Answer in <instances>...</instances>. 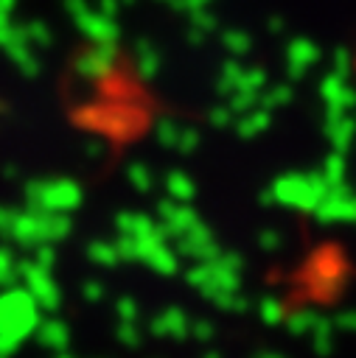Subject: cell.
Returning a JSON list of instances; mask_svg holds the SVG:
<instances>
[{
	"mask_svg": "<svg viewBox=\"0 0 356 358\" xmlns=\"http://www.w3.org/2000/svg\"><path fill=\"white\" fill-rule=\"evenodd\" d=\"M81 296L90 299V302H98V299L104 296V285H101L98 280H87V282L81 285Z\"/></svg>",
	"mask_w": 356,
	"mask_h": 358,
	"instance_id": "484cf974",
	"label": "cell"
},
{
	"mask_svg": "<svg viewBox=\"0 0 356 358\" xmlns=\"http://www.w3.org/2000/svg\"><path fill=\"white\" fill-rule=\"evenodd\" d=\"M17 347H20V341H14L11 336H3L0 333V358H11L17 352Z\"/></svg>",
	"mask_w": 356,
	"mask_h": 358,
	"instance_id": "f1b7e54d",
	"label": "cell"
},
{
	"mask_svg": "<svg viewBox=\"0 0 356 358\" xmlns=\"http://www.w3.org/2000/svg\"><path fill=\"white\" fill-rule=\"evenodd\" d=\"M36 341H39L42 347H50V350H64L67 341H70V330H67V324L59 322V319H45V322H39V327H36Z\"/></svg>",
	"mask_w": 356,
	"mask_h": 358,
	"instance_id": "8fae6325",
	"label": "cell"
},
{
	"mask_svg": "<svg viewBox=\"0 0 356 358\" xmlns=\"http://www.w3.org/2000/svg\"><path fill=\"white\" fill-rule=\"evenodd\" d=\"M224 42H227L233 50H244V48H247V39H241L238 34H227V36H224Z\"/></svg>",
	"mask_w": 356,
	"mask_h": 358,
	"instance_id": "e575fe53",
	"label": "cell"
},
{
	"mask_svg": "<svg viewBox=\"0 0 356 358\" xmlns=\"http://www.w3.org/2000/svg\"><path fill=\"white\" fill-rule=\"evenodd\" d=\"M191 330H193V338H202V341H207V338H210V333H213L210 322H196Z\"/></svg>",
	"mask_w": 356,
	"mask_h": 358,
	"instance_id": "d6a6232c",
	"label": "cell"
},
{
	"mask_svg": "<svg viewBox=\"0 0 356 358\" xmlns=\"http://www.w3.org/2000/svg\"><path fill=\"white\" fill-rule=\"evenodd\" d=\"M177 246H179V255H191V257H199V260H216L219 257L216 243H213L207 227H202V224H196L185 235H179Z\"/></svg>",
	"mask_w": 356,
	"mask_h": 358,
	"instance_id": "52a82bcc",
	"label": "cell"
},
{
	"mask_svg": "<svg viewBox=\"0 0 356 358\" xmlns=\"http://www.w3.org/2000/svg\"><path fill=\"white\" fill-rule=\"evenodd\" d=\"M196 145H199V134H196L193 129H182V131H179V140H177V151L191 154Z\"/></svg>",
	"mask_w": 356,
	"mask_h": 358,
	"instance_id": "cb8c5ba5",
	"label": "cell"
},
{
	"mask_svg": "<svg viewBox=\"0 0 356 358\" xmlns=\"http://www.w3.org/2000/svg\"><path fill=\"white\" fill-rule=\"evenodd\" d=\"M115 333H118L121 344H126V347H137L140 344V330L135 327V322H121Z\"/></svg>",
	"mask_w": 356,
	"mask_h": 358,
	"instance_id": "7402d4cb",
	"label": "cell"
},
{
	"mask_svg": "<svg viewBox=\"0 0 356 358\" xmlns=\"http://www.w3.org/2000/svg\"><path fill=\"white\" fill-rule=\"evenodd\" d=\"M207 3H210V0H177L174 6H179V8H185V11H191V14H193V11H202Z\"/></svg>",
	"mask_w": 356,
	"mask_h": 358,
	"instance_id": "836d02e7",
	"label": "cell"
},
{
	"mask_svg": "<svg viewBox=\"0 0 356 358\" xmlns=\"http://www.w3.org/2000/svg\"><path fill=\"white\" fill-rule=\"evenodd\" d=\"M14 218H17V210H11V207H3V204H0V232H3V235H8V232H11Z\"/></svg>",
	"mask_w": 356,
	"mask_h": 358,
	"instance_id": "83f0119b",
	"label": "cell"
},
{
	"mask_svg": "<svg viewBox=\"0 0 356 358\" xmlns=\"http://www.w3.org/2000/svg\"><path fill=\"white\" fill-rule=\"evenodd\" d=\"M11 280H17V260L8 249H0V285H8Z\"/></svg>",
	"mask_w": 356,
	"mask_h": 358,
	"instance_id": "ffe728a7",
	"label": "cell"
},
{
	"mask_svg": "<svg viewBox=\"0 0 356 358\" xmlns=\"http://www.w3.org/2000/svg\"><path fill=\"white\" fill-rule=\"evenodd\" d=\"M14 6H17V0H0V11H3V14H11Z\"/></svg>",
	"mask_w": 356,
	"mask_h": 358,
	"instance_id": "8d00e7d4",
	"label": "cell"
},
{
	"mask_svg": "<svg viewBox=\"0 0 356 358\" xmlns=\"http://www.w3.org/2000/svg\"><path fill=\"white\" fill-rule=\"evenodd\" d=\"M224 112H227V109H216V112L210 115V120H213L216 126H221V123H227V115H224Z\"/></svg>",
	"mask_w": 356,
	"mask_h": 358,
	"instance_id": "d590c367",
	"label": "cell"
},
{
	"mask_svg": "<svg viewBox=\"0 0 356 358\" xmlns=\"http://www.w3.org/2000/svg\"><path fill=\"white\" fill-rule=\"evenodd\" d=\"M34 260H36L39 266L50 268V266H53V260H56V249H53L50 243H39V246H34Z\"/></svg>",
	"mask_w": 356,
	"mask_h": 358,
	"instance_id": "d4e9b609",
	"label": "cell"
},
{
	"mask_svg": "<svg viewBox=\"0 0 356 358\" xmlns=\"http://www.w3.org/2000/svg\"><path fill=\"white\" fill-rule=\"evenodd\" d=\"M20 246H39L42 243V224H39V213L34 210H25V213H17L14 224H11V232H8Z\"/></svg>",
	"mask_w": 356,
	"mask_h": 358,
	"instance_id": "9c48e42d",
	"label": "cell"
},
{
	"mask_svg": "<svg viewBox=\"0 0 356 358\" xmlns=\"http://www.w3.org/2000/svg\"><path fill=\"white\" fill-rule=\"evenodd\" d=\"M84 154H87L90 159H98V157L104 154V143H101V140H87V143H84Z\"/></svg>",
	"mask_w": 356,
	"mask_h": 358,
	"instance_id": "4dcf8cb0",
	"label": "cell"
},
{
	"mask_svg": "<svg viewBox=\"0 0 356 358\" xmlns=\"http://www.w3.org/2000/svg\"><path fill=\"white\" fill-rule=\"evenodd\" d=\"M126 176H129V182H132L137 190H151V187H154V173H151L149 165H143V162H132V165L126 168Z\"/></svg>",
	"mask_w": 356,
	"mask_h": 358,
	"instance_id": "d6986e66",
	"label": "cell"
},
{
	"mask_svg": "<svg viewBox=\"0 0 356 358\" xmlns=\"http://www.w3.org/2000/svg\"><path fill=\"white\" fill-rule=\"evenodd\" d=\"M179 126L171 120V117H160L157 126H154V134H157V143L165 145V148H177V140H179Z\"/></svg>",
	"mask_w": 356,
	"mask_h": 358,
	"instance_id": "e0dca14e",
	"label": "cell"
},
{
	"mask_svg": "<svg viewBox=\"0 0 356 358\" xmlns=\"http://www.w3.org/2000/svg\"><path fill=\"white\" fill-rule=\"evenodd\" d=\"M6 53H8V59L20 67V73L22 76H28V78H34V76H39V59L34 56V50H31V45L22 39V42H11V45H6L3 48Z\"/></svg>",
	"mask_w": 356,
	"mask_h": 358,
	"instance_id": "7c38bea8",
	"label": "cell"
},
{
	"mask_svg": "<svg viewBox=\"0 0 356 358\" xmlns=\"http://www.w3.org/2000/svg\"><path fill=\"white\" fill-rule=\"evenodd\" d=\"M115 224L121 229V235H132V238H151V235H165V229L160 227V221H154L146 213H118ZM168 238V235H165Z\"/></svg>",
	"mask_w": 356,
	"mask_h": 358,
	"instance_id": "ba28073f",
	"label": "cell"
},
{
	"mask_svg": "<svg viewBox=\"0 0 356 358\" xmlns=\"http://www.w3.org/2000/svg\"><path fill=\"white\" fill-rule=\"evenodd\" d=\"M121 6H123L121 0H98V11H101V14H107V17H115Z\"/></svg>",
	"mask_w": 356,
	"mask_h": 358,
	"instance_id": "1f68e13d",
	"label": "cell"
},
{
	"mask_svg": "<svg viewBox=\"0 0 356 358\" xmlns=\"http://www.w3.org/2000/svg\"><path fill=\"white\" fill-rule=\"evenodd\" d=\"M115 249H118V257H121V260H137V238L121 235V238L115 241Z\"/></svg>",
	"mask_w": 356,
	"mask_h": 358,
	"instance_id": "44dd1931",
	"label": "cell"
},
{
	"mask_svg": "<svg viewBox=\"0 0 356 358\" xmlns=\"http://www.w3.org/2000/svg\"><path fill=\"white\" fill-rule=\"evenodd\" d=\"M64 8H67V14H70L73 20H81L84 14H90L87 0H64Z\"/></svg>",
	"mask_w": 356,
	"mask_h": 358,
	"instance_id": "4316f807",
	"label": "cell"
},
{
	"mask_svg": "<svg viewBox=\"0 0 356 358\" xmlns=\"http://www.w3.org/2000/svg\"><path fill=\"white\" fill-rule=\"evenodd\" d=\"M157 215H160V227L165 229L168 238H179V235H185L191 227L199 224L196 213H193L188 204L177 201V199L160 201V204H157Z\"/></svg>",
	"mask_w": 356,
	"mask_h": 358,
	"instance_id": "277c9868",
	"label": "cell"
},
{
	"mask_svg": "<svg viewBox=\"0 0 356 358\" xmlns=\"http://www.w3.org/2000/svg\"><path fill=\"white\" fill-rule=\"evenodd\" d=\"M39 327V305L28 288H6L0 294V333L22 341Z\"/></svg>",
	"mask_w": 356,
	"mask_h": 358,
	"instance_id": "6da1fadb",
	"label": "cell"
},
{
	"mask_svg": "<svg viewBox=\"0 0 356 358\" xmlns=\"http://www.w3.org/2000/svg\"><path fill=\"white\" fill-rule=\"evenodd\" d=\"M193 28H202V31H207V28H213V17L210 14H205V11H193Z\"/></svg>",
	"mask_w": 356,
	"mask_h": 358,
	"instance_id": "f546056e",
	"label": "cell"
},
{
	"mask_svg": "<svg viewBox=\"0 0 356 358\" xmlns=\"http://www.w3.org/2000/svg\"><path fill=\"white\" fill-rule=\"evenodd\" d=\"M59 358H73V355H59Z\"/></svg>",
	"mask_w": 356,
	"mask_h": 358,
	"instance_id": "f35d334b",
	"label": "cell"
},
{
	"mask_svg": "<svg viewBox=\"0 0 356 358\" xmlns=\"http://www.w3.org/2000/svg\"><path fill=\"white\" fill-rule=\"evenodd\" d=\"M25 204L34 213H70L81 204V187L73 179H31Z\"/></svg>",
	"mask_w": 356,
	"mask_h": 358,
	"instance_id": "7a4b0ae2",
	"label": "cell"
},
{
	"mask_svg": "<svg viewBox=\"0 0 356 358\" xmlns=\"http://www.w3.org/2000/svg\"><path fill=\"white\" fill-rule=\"evenodd\" d=\"M87 257L93 263H98V266H115V263H121L115 243H107V241H93L87 246Z\"/></svg>",
	"mask_w": 356,
	"mask_h": 358,
	"instance_id": "2e32d148",
	"label": "cell"
},
{
	"mask_svg": "<svg viewBox=\"0 0 356 358\" xmlns=\"http://www.w3.org/2000/svg\"><path fill=\"white\" fill-rule=\"evenodd\" d=\"M76 25L87 34V39L93 45H118V36H121V28L112 17L101 14V11H90L84 14L81 20H76Z\"/></svg>",
	"mask_w": 356,
	"mask_h": 358,
	"instance_id": "8992f818",
	"label": "cell"
},
{
	"mask_svg": "<svg viewBox=\"0 0 356 358\" xmlns=\"http://www.w3.org/2000/svg\"><path fill=\"white\" fill-rule=\"evenodd\" d=\"M39 224H42V243H56L64 235H70L67 213H39Z\"/></svg>",
	"mask_w": 356,
	"mask_h": 358,
	"instance_id": "4fadbf2b",
	"label": "cell"
},
{
	"mask_svg": "<svg viewBox=\"0 0 356 358\" xmlns=\"http://www.w3.org/2000/svg\"><path fill=\"white\" fill-rule=\"evenodd\" d=\"M149 327L160 338H182V336H188V319H185V313L179 308H168V310L157 313Z\"/></svg>",
	"mask_w": 356,
	"mask_h": 358,
	"instance_id": "30bf717a",
	"label": "cell"
},
{
	"mask_svg": "<svg viewBox=\"0 0 356 358\" xmlns=\"http://www.w3.org/2000/svg\"><path fill=\"white\" fill-rule=\"evenodd\" d=\"M165 187H168V193H171V199H177V201H191L193 199V193H196V187H193V182L182 173V171H171L168 173V179H165Z\"/></svg>",
	"mask_w": 356,
	"mask_h": 358,
	"instance_id": "9a60e30c",
	"label": "cell"
},
{
	"mask_svg": "<svg viewBox=\"0 0 356 358\" xmlns=\"http://www.w3.org/2000/svg\"><path fill=\"white\" fill-rule=\"evenodd\" d=\"M115 313L121 316V322H135L137 319V302L132 296H121L115 305Z\"/></svg>",
	"mask_w": 356,
	"mask_h": 358,
	"instance_id": "603a6c76",
	"label": "cell"
},
{
	"mask_svg": "<svg viewBox=\"0 0 356 358\" xmlns=\"http://www.w3.org/2000/svg\"><path fill=\"white\" fill-rule=\"evenodd\" d=\"M205 358H219V355H216V352H207V355H205Z\"/></svg>",
	"mask_w": 356,
	"mask_h": 358,
	"instance_id": "74e56055",
	"label": "cell"
},
{
	"mask_svg": "<svg viewBox=\"0 0 356 358\" xmlns=\"http://www.w3.org/2000/svg\"><path fill=\"white\" fill-rule=\"evenodd\" d=\"M115 56H118V45H95L76 59V70L84 78H104L112 70Z\"/></svg>",
	"mask_w": 356,
	"mask_h": 358,
	"instance_id": "5b68a950",
	"label": "cell"
},
{
	"mask_svg": "<svg viewBox=\"0 0 356 358\" xmlns=\"http://www.w3.org/2000/svg\"><path fill=\"white\" fill-rule=\"evenodd\" d=\"M135 64H137L140 78H154L157 70H160V56H157L154 45H149L146 39L137 42V48H135Z\"/></svg>",
	"mask_w": 356,
	"mask_h": 358,
	"instance_id": "5bb4252c",
	"label": "cell"
},
{
	"mask_svg": "<svg viewBox=\"0 0 356 358\" xmlns=\"http://www.w3.org/2000/svg\"><path fill=\"white\" fill-rule=\"evenodd\" d=\"M0 14H3V11H0Z\"/></svg>",
	"mask_w": 356,
	"mask_h": 358,
	"instance_id": "ab89813d",
	"label": "cell"
},
{
	"mask_svg": "<svg viewBox=\"0 0 356 358\" xmlns=\"http://www.w3.org/2000/svg\"><path fill=\"white\" fill-rule=\"evenodd\" d=\"M17 277H22L28 294L36 299V305L42 310H56L59 308L62 294H59V285L50 277V268L39 266L36 260H20L17 263Z\"/></svg>",
	"mask_w": 356,
	"mask_h": 358,
	"instance_id": "3957f363",
	"label": "cell"
},
{
	"mask_svg": "<svg viewBox=\"0 0 356 358\" xmlns=\"http://www.w3.org/2000/svg\"><path fill=\"white\" fill-rule=\"evenodd\" d=\"M25 28V39H28V45L31 48H50V42H53V36H50V28L45 25V22H28V25H22Z\"/></svg>",
	"mask_w": 356,
	"mask_h": 358,
	"instance_id": "ac0fdd59",
	"label": "cell"
}]
</instances>
